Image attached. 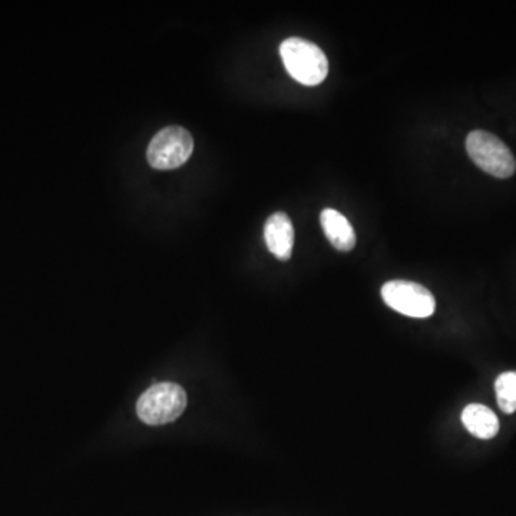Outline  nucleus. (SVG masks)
I'll list each match as a JSON object with an SVG mask.
<instances>
[{
  "mask_svg": "<svg viewBox=\"0 0 516 516\" xmlns=\"http://www.w3.org/2000/svg\"><path fill=\"white\" fill-rule=\"evenodd\" d=\"M187 408V393L175 383H160L142 393L137 413L142 422L158 426L175 422Z\"/></svg>",
  "mask_w": 516,
  "mask_h": 516,
  "instance_id": "2",
  "label": "nucleus"
},
{
  "mask_svg": "<svg viewBox=\"0 0 516 516\" xmlns=\"http://www.w3.org/2000/svg\"><path fill=\"white\" fill-rule=\"evenodd\" d=\"M320 223L327 240L339 251H350L356 246V233L352 224L339 211L324 208L320 214Z\"/></svg>",
  "mask_w": 516,
  "mask_h": 516,
  "instance_id": "7",
  "label": "nucleus"
},
{
  "mask_svg": "<svg viewBox=\"0 0 516 516\" xmlns=\"http://www.w3.org/2000/svg\"><path fill=\"white\" fill-rule=\"evenodd\" d=\"M284 68L291 78L306 86L322 84L329 74V61L316 43L289 38L280 45Z\"/></svg>",
  "mask_w": 516,
  "mask_h": 516,
  "instance_id": "1",
  "label": "nucleus"
},
{
  "mask_svg": "<svg viewBox=\"0 0 516 516\" xmlns=\"http://www.w3.org/2000/svg\"><path fill=\"white\" fill-rule=\"evenodd\" d=\"M466 151L471 160L495 178H509L515 174L514 154L491 132L472 131L466 138Z\"/></svg>",
  "mask_w": 516,
  "mask_h": 516,
  "instance_id": "3",
  "label": "nucleus"
},
{
  "mask_svg": "<svg viewBox=\"0 0 516 516\" xmlns=\"http://www.w3.org/2000/svg\"><path fill=\"white\" fill-rule=\"evenodd\" d=\"M194 140L183 127H167L157 132L147 150V160L155 170H175L188 161Z\"/></svg>",
  "mask_w": 516,
  "mask_h": 516,
  "instance_id": "4",
  "label": "nucleus"
},
{
  "mask_svg": "<svg viewBox=\"0 0 516 516\" xmlns=\"http://www.w3.org/2000/svg\"><path fill=\"white\" fill-rule=\"evenodd\" d=\"M264 240L271 254L281 261L289 260L294 247V227L289 215H271L264 226Z\"/></svg>",
  "mask_w": 516,
  "mask_h": 516,
  "instance_id": "6",
  "label": "nucleus"
},
{
  "mask_svg": "<svg viewBox=\"0 0 516 516\" xmlns=\"http://www.w3.org/2000/svg\"><path fill=\"white\" fill-rule=\"evenodd\" d=\"M496 400L502 412H516V372L502 373L495 382Z\"/></svg>",
  "mask_w": 516,
  "mask_h": 516,
  "instance_id": "9",
  "label": "nucleus"
},
{
  "mask_svg": "<svg viewBox=\"0 0 516 516\" xmlns=\"http://www.w3.org/2000/svg\"><path fill=\"white\" fill-rule=\"evenodd\" d=\"M462 423L478 439H492L499 432V420L495 413L479 403H472L463 409Z\"/></svg>",
  "mask_w": 516,
  "mask_h": 516,
  "instance_id": "8",
  "label": "nucleus"
},
{
  "mask_svg": "<svg viewBox=\"0 0 516 516\" xmlns=\"http://www.w3.org/2000/svg\"><path fill=\"white\" fill-rule=\"evenodd\" d=\"M382 299L390 309L413 319H426L436 309L433 294L413 281H387L382 287Z\"/></svg>",
  "mask_w": 516,
  "mask_h": 516,
  "instance_id": "5",
  "label": "nucleus"
}]
</instances>
